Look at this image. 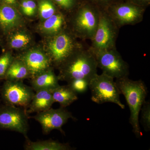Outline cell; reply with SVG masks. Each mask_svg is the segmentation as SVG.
<instances>
[{
    "label": "cell",
    "instance_id": "1",
    "mask_svg": "<svg viewBox=\"0 0 150 150\" xmlns=\"http://www.w3.org/2000/svg\"><path fill=\"white\" fill-rule=\"evenodd\" d=\"M59 80L67 83L76 79L90 81L97 74V65L89 48L82 47L73 53L60 67Z\"/></svg>",
    "mask_w": 150,
    "mask_h": 150
},
{
    "label": "cell",
    "instance_id": "2",
    "mask_svg": "<svg viewBox=\"0 0 150 150\" xmlns=\"http://www.w3.org/2000/svg\"><path fill=\"white\" fill-rule=\"evenodd\" d=\"M115 82L120 93L125 97L130 109L129 122L133 132L137 138H141L143 134L140 128L139 115L147 96V88L141 80L133 81L128 77L116 79Z\"/></svg>",
    "mask_w": 150,
    "mask_h": 150
},
{
    "label": "cell",
    "instance_id": "3",
    "mask_svg": "<svg viewBox=\"0 0 150 150\" xmlns=\"http://www.w3.org/2000/svg\"><path fill=\"white\" fill-rule=\"evenodd\" d=\"M88 88L93 102L99 104L112 103L122 109L125 108V105L120 100L121 94L113 78L103 73L97 74L90 81Z\"/></svg>",
    "mask_w": 150,
    "mask_h": 150
},
{
    "label": "cell",
    "instance_id": "4",
    "mask_svg": "<svg viewBox=\"0 0 150 150\" xmlns=\"http://www.w3.org/2000/svg\"><path fill=\"white\" fill-rule=\"evenodd\" d=\"M118 27L107 13L100 12L99 22L91 39V52L105 51L115 48Z\"/></svg>",
    "mask_w": 150,
    "mask_h": 150
},
{
    "label": "cell",
    "instance_id": "5",
    "mask_svg": "<svg viewBox=\"0 0 150 150\" xmlns=\"http://www.w3.org/2000/svg\"><path fill=\"white\" fill-rule=\"evenodd\" d=\"M92 53L98 68L102 70V73L114 79L129 76V65L116 48Z\"/></svg>",
    "mask_w": 150,
    "mask_h": 150
},
{
    "label": "cell",
    "instance_id": "6",
    "mask_svg": "<svg viewBox=\"0 0 150 150\" xmlns=\"http://www.w3.org/2000/svg\"><path fill=\"white\" fill-rule=\"evenodd\" d=\"M82 47L66 32L59 33L48 43L49 56L51 64L59 68L73 53Z\"/></svg>",
    "mask_w": 150,
    "mask_h": 150
},
{
    "label": "cell",
    "instance_id": "7",
    "mask_svg": "<svg viewBox=\"0 0 150 150\" xmlns=\"http://www.w3.org/2000/svg\"><path fill=\"white\" fill-rule=\"evenodd\" d=\"M34 91L31 87L25 84L22 81L6 80L1 93L6 104L27 110L35 94Z\"/></svg>",
    "mask_w": 150,
    "mask_h": 150
},
{
    "label": "cell",
    "instance_id": "8",
    "mask_svg": "<svg viewBox=\"0 0 150 150\" xmlns=\"http://www.w3.org/2000/svg\"><path fill=\"white\" fill-rule=\"evenodd\" d=\"M27 110L6 104L0 106V129L16 131L27 139L29 129Z\"/></svg>",
    "mask_w": 150,
    "mask_h": 150
},
{
    "label": "cell",
    "instance_id": "9",
    "mask_svg": "<svg viewBox=\"0 0 150 150\" xmlns=\"http://www.w3.org/2000/svg\"><path fill=\"white\" fill-rule=\"evenodd\" d=\"M100 11L88 6L81 8L76 13L74 25L81 38L91 40L96 31L99 22Z\"/></svg>",
    "mask_w": 150,
    "mask_h": 150
},
{
    "label": "cell",
    "instance_id": "10",
    "mask_svg": "<svg viewBox=\"0 0 150 150\" xmlns=\"http://www.w3.org/2000/svg\"><path fill=\"white\" fill-rule=\"evenodd\" d=\"M41 125L44 134H49L53 130H59L62 134L64 132L62 130V126L67 123L70 118L76 120L71 112L65 108L61 107L57 109L50 108L48 110L37 112L33 117Z\"/></svg>",
    "mask_w": 150,
    "mask_h": 150
},
{
    "label": "cell",
    "instance_id": "11",
    "mask_svg": "<svg viewBox=\"0 0 150 150\" xmlns=\"http://www.w3.org/2000/svg\"><path fill=\"white\" fill-rule=\"evenodd\" d=\"M144 11V10L139 6L124 4L113 7L108 13L120 27L139 23L143 19Z\"/></svg>",
    "mask_w": 150,
    "mask_h": 150
},
{
    "label": "cell",
    "instance_id": "12",
    "mask_svg": "<svg viewBox=\"0 0 150 150\" xmlns=\"http://www.w3.org/2000/svg\"><path fill=\"white\" fill-rule=\"evenodd\" d=\"M19 59L27 67L31 79L51 68V61L49 56L39 50L28 51Z\"/></svg>",
    "mask_w": 150,
    "mask_h": 150
},
{
    "label": "cell",
    "instance_id": "13",
    "mask_svg": "<svg viewBox=\"0 0 150 150\" xmlns=\"http://www.w3.org/2000/svg\"><path fill=\"white\" fill-rule=\"evenodd\" d=\"M21 17L13 6L0 2V28L7 33L18 25Z\"/></svg>",
    "mask_w": 150,
    "mask_h": 150
},
{
    "label": "cell",
    "instance_id": "14",
    "mask_svg": "<svg viewBox=\"0 0 150 150\" xmlns=\"http://www.w3.org/2000/svg\"><path fill=\"white\" fill-rule=\"evenodd\" d=\"M35 92L28 108L27 113L45 111L51 108L54 103L51 90H40Z\"/></svg>",
    "mask_w": 150,
    "mask_h": 150
},
{
    "label": "cell",
    "instance_id": "15",
    "mask_svg": "<svg viewBox=\"0 0 150 150\" xmlns=\"http://www.w3.org/2000/svg\"><path fill=\"white\" fill-rule=\"evenodd\" d=\"M59 78L51 68L31 79V87L35 91L53 90L60 86Z\"/></svg>",
    "mask_w": 150,
    "mask_h": 150
},
{
    "label": "cell",
    "instance_id": "16",
    "mask_svg": "<svg viewBox=\"0 0 150 150\" xmlns=\"http://www.w3.org/2000/svg\"><path fill=\"white\" fill-rule=\"evenodd\" d=\"M54 103H59L61 107L66 108L78 99V94L75 93L68 84L59 86L51 90Z\"/></svg>",
    "mask_w": 150,
    "mask_h": 150
},
{
    "label": "cell",
    "instance_id": "17",
    "mask_svg": "<svg viewBox=\"0 0 150 150\" xmlns=\"http://www.w3.org/2000/svg\"><path fill=\"white\" fill-rule=\"evenodd\" d=\"M26 150H70L72 148L68 143H62L52 140L32 142L26 139L24 146Z\"/></svg>",
    "mask_w": 150,
    "mask_h": 150
},
{
    "label": "cell",
    "instance_id": "18",
    "mask_svg": "<svg viewBox=\"0 0 150 150\" xmlns=\"http://www.w3.org/2000/svg\"><path fill=\"white\" fill-rule=\"evenodd\" d=\"M31 78L27 67L21 59L13 60L6 73L5 79L8 81H22Z\"/></svg>",
    "mask_w": 150,
    "mask_h": 150
},
{
    "label": "cell",
    "instance_id": "19",
    "mask_svg": "<svg viewBox=\"0 0 150 150\" xmlns=\"http://www.w3.org/2000/svg\"><path fill=\"white\" fill-rule=\"evenodd\" d=\"M64 21V18L62 14L55 13L45 20L42 24V29L45 32L56 35L62 31Z\"/></svg>",
    "mask_w": 150,
    "mask_h": 150
},
{
    "label": "cell",
    "instance_id": "20",
    "mask_svg": "<svg viewBox=\"0 0 150 150\" xmlns=\"http://www.w3.org/2000/svg\"><path fill=\"white\" fill-rule=\"evenodd\" d=\"M30 41L29 35L24 32H18L11 37L9 44L11 48L21 49L27 46Z\"/></svg>",
    "mask_w": 150,
    "mask_h": 150
},
{
    "label": "cell",
    "instance_id": "21",
    "mask_svg": "<svg viewBox=\"0 0 150 150\" xmlns=\"http://www.w3.org/2000/svg\"><path fill=\"white\" fill-rule=\"evenodd\" d=\"M39 11L41 18L46 20L56 13V9L50 1L40 0L39 3Z\"/></svg>",
    "mask_w": 150,
    "mask_h": 150
},
{
    "label": "cell",
    "instance_id": "22",
    "mask_svg": "<svg viewBox=\"0 0 150 150\" xmlns=\"http://www.w3.org/2000/svg\"><path fill=\"white\" fill-rule=\"evenodd\" d=\"M141 112V123L146 132L150 130V100L145 101L142 105Z\"/></svg>",
    "mask_w": 150,
    "mask_h": 150
},
{
    "label": "cell",
    "instance_id": "23",
    "mask_svg": "<svg viewBox=\"0 0 150 150\" xmlns=\"http://www.w3.org/2000/svg\"><path fill=\"white\" fill-rule=\"evenodd\" d=\"M90 81L85 79H76L68 82V85L77 94L85 92L88 88Z\"/></svg>",
    "mask_w": 150,
    "mask_h": 150
},
{
    "label": "cell",
    "instance_id": "24",
    "mask_svg": "<svg viewBox=\"0 0 150 150\" xmlns=\"http://www.w3.org/2000/svg\"><path fill=\"white\" fill-rule=\"evenodd\" d=\"M13 60L10 52H6L0 56V80L5 79L7 71Z\"/></svg>",
    "mask_w": 150,
    "mask_h": 150
},
{
    "label": "cell",
    "instance_id": "25",
    "mask_svg": "<svg viewBox=\"0 0 150 150\" xmlns=\"http://www.w3.org/2000/svg\"><path fill=\"white\" fill-rule=\"evenodd\" d=\"M21 7L23 12L27 16H32L36 11V4L33 0H23L21 3Z\"/></svg>",
    "mask_w": 150,
    "mask_h": 150
},
{
    "label": "cell",
    "instance_id": "26",
    "mask_svg": "<svg viewBox=\"0 0 150 150\" xmlns=\"http://www.w3.org/2000/svg\"><path fill=\"white\" fill-rule=\"evenodd\" d=\"M59 6L65 9L71 8L74 4L75 0H54Z\"/></svg>",
    "mask_w": 150,
    "mask_h": 150
},
{
    "label": "cell",
    "instance_id": "27",
    "mask_svg": "<svg viewBox=\"0 0 150 150\" xmlns=\"http://www.w3.org/2000/svg\"><path fill=\"white\" fill-rule=\"evenodd\" d=\"M0 2L4 3L13 6L16 5V0H1Z\"/></svg>",
    "mask_w": 150,
    "mask_h": 150
},
{
    "label": "cell",
    "instance_id": "28",
    "mask_svg": "<svg viewBox=\"0 0 150 150\" xmlns=\"http://www.w3.org/2000/svg\"><path fill=\"white\" fill-rule=\"evenodd\" d=\"M139 2L140 3H144L146 4V3H149V2L150 0H135Z\"/></svg>",
    "mask_w": 150,
    "mask_h": 150
},
{
    "label": "cell",
    "instance_id": "29",
    "mask_svg": "<svg viewBox=\"0 0 150 150\" xmlns=\"http://www.w3.org/2000/svg\"><path fill=\"white\" fill-rule=\"evenodd\" d=\"M95 1H105V0H95Z\"/></svg>",
    "mask_w": 150,
    "mask_h": 150
},
{
    "label": "cell",
    "instance_id": "30",
    "mask_svg": "<svg viewBox=\"0 0 150 150\" xmlns=\"http://www.w3.org/2000/svg\"><path fill=\"white\" fill-rule=\"evenodd\" d=\"M0 42H1V39H0Z\"/></svg>",
    "mask_w": 150,
    "mask_h": 150
}]
</instances>
